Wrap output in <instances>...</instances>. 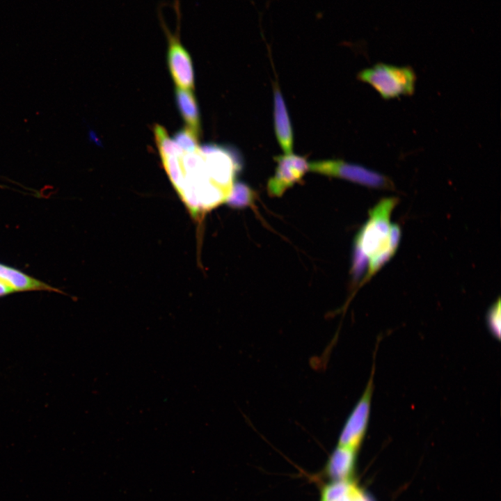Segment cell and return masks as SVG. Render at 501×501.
Here are the masks:
<instances>
[{
    "label": "cell",
    "instance_id": "6da1fadb",
    "mask_svg": "<svg viewBox=\"0 0 501 501\" xmlns=\"http://www.w3.org/2000/svg\"><path fill=\"white\" fill-rule=\"evenodd\" d=\"M399 199H381L369 212V218L356 237L353 269L362 270L367 265L362 283L369 280L391 257L399 246L401 231L397 224L390 223V216Z\"/></svg>",
    "mask_w": 501,
    "mask_h": 501
},
{
    "label": "cell",
    "instance_id": "8fae6325",
    "mask_svg": "<svg viewBox=\"0 0 501 501\" xmlns=\"http://www.w3.org/2000/svg\"><path fill=\"white\" fill-rule=\"evenodd\" d=\"M175 97L178 110L184 122L189 127L200 134V113L194 95L190 90L177 87Z\"/></svg>",
    "mask_w": 501,
    "mask_h": 501
},
{
    "label": "cell",
    "instance_id": "d6986e66",
    "mask_svg": "<svg viewBox=\"0 0 501 501\" xmlns=\"http://www.w3.org/2000/svg\"><path fill=\"white\" fill-rule=\"evenodd\" d=\"M357 488H358L357 486H355V487L353 488V489L350 493H349L348 494L344 495L343 497H342L341 498H340L337 501H352V500H353V498L354 493H355V491H356V490Z\"/></svg>",
    "mask_w": 501,
    "mask_h": 501
},
{
    "label": "cell",
    "instance_id": "7c38bea8",
    "mask_svg": "<svg viewBox=\"0 0 501 501\" xmlns=\"http://www.w3.org/2000/svg\"><path fill=\"white\" fill-rule=\"evenodd\" d=\"M156 144L161 157L175 156L180 157L184 152L174 140L170 138L166 130L159 125L154 127Z\"/></svg>",
    "mask_w": 501,
    "mask_h": 501
},
{
    "label": "cell",
    "instance_id": "8992f818",
    "mask_svg": "<svg viewBox=\"0 0 501 501\" xmlns=\"http://www.w3.org/2000/svg\"><path fill=\"white\" fill-rule=\"evenodd\" d=\"M200 151L210 179L230 194L237 170L234 157L227 150L215 145H204Z\"/></svg>",
    "mask_w": 501,
    "mask_h": 501
},
{
    "label": "cell",
    "instance_id": "7a4b0ae2",
    "mask_svg": "<svg viewBox=\"0 0 501 501\" xmlns=\"http://www.w3.org/2000/svg\"><path fill=\"white\" fill-rule=\"evenodd\" d=\"M357 79L371 86L384 100L410 96L415 92L417 76L410 66L378 63L357 74Z\"/></svg>",
    "mask_w": 501,
    "mask_h": 501
},
{
    "label": "cell",
    "instance_id": "3957f363",
    "mask_svg": "<svg viewBox=\"0 0 501 501\" xmlns=\"http://www.w3.org/2000/svg\"><path fill=\"white\" fill-rule=\"evenodd\" d=\"M173 6L176 14V27L174 32L170 31L166 23L161 10H158L159 22L167 42V64L177 87L193 90L194 71L192 58L182 43L180 37L182 13L180 1L175 0Z\"/></svg>",
    "mask_w": 501,
    "mask_h": 501
},
{
    "label": "cell",
    "instance_id": "4fadbf2b",
    "mask_svg": "<svg viewBox=\"0 0 501 501\" xmlns=\"http://www.w3.org/2000/svg\"><path fill=\"white\" fill-rule=\"evenodd\" d=\"M255 197V192L248 185L242 182H234L226 202L234 207H241L251 205Z\"/></svg>",
    "mask_w": 501,
    "mask_h": 501
},
{
    "label": "cell",
    "instance_id": "ac0fdd59",
    "mask_svg": "<svg viewBox=\"0 0 501 501\" xmlns=\"http://www.w3.org/2000/svg\"><path fill=\"white\" fill-rule=\"evenodd\" d=\"M15 291L4 283L0 281V296L13 293Z\"/></svg>",
    "mask_w": 501,
    "mask_h": 501
},
{
    "label": "cell",
    "instance_id": "ba28073f",
    "mask_svg": "<svg viewBox=\"0 0 501 501\" xmlns=\"http://www.w3.org/2000/svg\"><path fill=\"white\" fill-rule=\"evenodd\" d=\"M273 120L278 142L285 153L292 154L294 144L292 127L282 93L278 84L273 87Z\"/></svg>",
    "mask_w": 501,
    "mask_h": 501
},
{
    "label": "cell",
    "instance_id": "5b68a950",
    "mask_svg": "<svg viewBox=\"0 0 501 501\" xmlns=\"http://www.w3.org/2000/svg\"><path fill=\"white\" fill-rule=\"evenodd\" d=\"M375 363L363 395L347 417L340 433L337 445L357 450L360 447L367 431L372 394Z\"/></svg>",
    "mask_w": 501,
    "mask_h": 501
},
{
    "label": "cell",
    "instance_id": "30bf717a",
    "mask_svg": "<svg viewBox=\"0 0 501 501\" xmlns=\"http://www.w3.org/2000/svg\"><path fill=\"white\" fill-rule=\"evenodd\" d=\"M0 281L10 287L15 292L48 291L62 293L58 289L2 264H0Z\"/></svg>",
    "mask_w": 501,
    "mask_h": 501
},
{
    "label": "cell",
    "instance_id": "2e32d148",
    "mask_svg": "<svg viewBox=\"0 0 501 501\" xmlns=\"http://www.w3.org/2000/svg\"><path fill=\"white\" fill-rule=\"evenodd\" d=\"M180 157L175 156L161 157L164 167L176 190L180 186L183 180Z\"/></svg>",
    "mask_w": 501,
    "mask_h": 501
},
{
    "label": "cell",
    "instance_id": "9c48e42d",
    "mask_svg": "<svg viewBox=\"0 0 501 501\" xmlns=\"http://www.w3.org/2000/svg\"><path fill=\"white\" fill-rule=\"evenodd\" d=\"M357 451L337 445L326 465L325 471L328 477L334 482L350 480L355 469Z\"/></svg>",
    "mask_w": 501,
    "mask_h": 501
},
{
    "label": "cell",
    "instance_id": "52a82bcc",
    "mask_svg": "<svg viewBox=\"0 0 501 501\" xmlns=\"http://www.w3.org/2000/svg\"><path fill=\"white\" fill-rule=\"evenodd\" d=\"M277 163L275 173L267 183V191L270 196H280L301 180L309 170L306 157L288 154L274 157Z\"/></svg>",
    "mask_w": 501,
    "mask_h": 501
},
{
    "label": "cell",
    "instance_id": "e0dca14e",
    "mask_svg": "<svg viewBox=\"0 0 501 501\" xmlns=\"http://www.w3.org/2000/svg\"><path fill=\"white\" fill-rule=\"evenodd\" d=\"M486 323L491 334L498 340L500 339V301L493 303L486 315Z\"/></svg>",
    "mask_w": 501,
    "mask_h": 501
},
{
    "label": "cell",
    "instance_id": "5bb4252c",
    "mask_svg": "<svg viewBox=\"0 0 501 501\" xmlns=\"http://www.w3.org/2000/svg\"><path fill=\"white\" fill-rule=\"evenodd\" d=\"M200 134L186 127L179 130L174 136V141L184 153H194L200 150L198 138Z\"/></svg>",
    "mask_w": 501,
    "mask_h": 501
},
{
    "label": "cell",
    "instance_id": "9a60e30c",
    "mask_svg": "<svg viewBox=\"0 0 501 501\" xmlns=\"http://www.w3.org/2000/svg\"><path fill=\"white\" fill-rule=\"evenodd\" d=\"M355 486L356 484L351 480L335 481L324 487L321 501H337L350 493Z\"/></svg>",
    "mask_w": 501,
    "mask_h": 501
},
{
    "label": "cell",
    "instance_id": "277c9868",
    "mask_svg": "<svg viewBox=\"0 0 501 501\" xmlns=\"http://www.w3.org/2000/svg\"><path fill=\"white\" fill-rule=\"evenodd\" d=\"M309 170L349 180L367 187L393 190L392 180L385 175L363 166L341 159H327L308 163Z\"/></svg>",
    "mask_w": 501,
    "mask_h": 501
}]
</instances>
